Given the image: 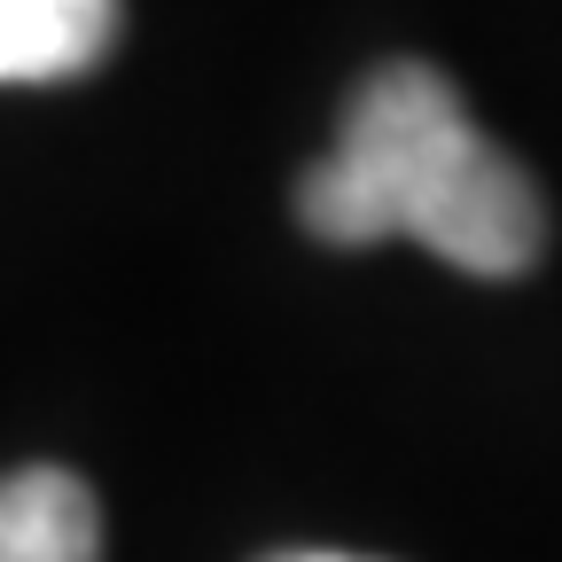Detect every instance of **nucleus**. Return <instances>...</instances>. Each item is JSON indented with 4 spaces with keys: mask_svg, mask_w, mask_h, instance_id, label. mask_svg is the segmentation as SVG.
I'll return each instance as SVG.
<instances>
[{
    "mask_svg": "<svg viewBox=\"0 0 562 562\" xmlns=\"http://www.w3.org/2000/svg\"><path fill=\"white\" fill-rule=\"evenodd\" d=\"M297 220L313 243L368 250V243H422L461 273L516 281L547 250V211L531 172L476 133L469 102L430 63H383L344 102L336 157L297 180Z\"/></svg>",
    "mask_w": 562,
    "mask_h": 562,
    "instance_id": "nucleus-1",
    "label": "nucleus"
},
{
    "mask_svg": "<svg viewBox=\"0 0 562 562\" xmlns=\"http://www.w3.org/2000/svg\"><path fill=\"white\" fill-rule=\"evenodd\" d=\"M266 562H368V554H336V547H281Z\"/></svg>",
    "mask_w": 562,
    "mask_h": 562,
    "instance_id": "nucleus-4",
    "label": "nucleus"
},
{
    "mask_svg": "<svg viewBox=\"0 0 562 562\" xmlns=\"http://www.w3.org/2000/svg\"><path fill=\"white\" fill-rule=\"evenodd\" d=\"M117 40V0H0V87L87 79Z\"/></svg>",
    "mask_w": 562,
    "mask_h": 562,
    "instance_id": "nucleus-2",
    "label": "nucleus"
},
{
    "mask_svg": "<svg viewBox=\"0 0 562 562\" xmlns=\"http://www.w3.org/2000/svg\"><path fill=\"white\" fill-rule=\"evenodd\" d=\"M0 562H102V508L70 469L0 476Z\"/></svg>",
    "mask_w": 562,
    "mask_h": 562,
    "instance_id": "nucleus-3",
    "label": "nucleus"
}]
</instances>
